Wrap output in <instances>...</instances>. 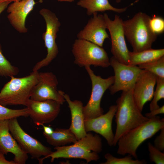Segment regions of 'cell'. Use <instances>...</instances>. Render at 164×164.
Instances as JSON below:
<instances>
[{"label":"cell","mask_w":164,"mask_h":164,"mask_svg":"<svg viewBox=\"0 0 164 164\" xmlns=\"http://www.w3.org/2000/svg\"><path fill=\"white\" fill-rule=\"evenodd\" d=\"M115 115L116 123L113 146L117 144L120 137L125 133L148 121L136 105L133 95V89L122 91L116 101Z\"/></svg>","instance_id":"7a4b0ae2"},{"label":"cell","mask_w":164,"mask_h":164,"mask_svg":"<svg viewBox=\"0 0 164 164\" xmlns=\"http://www.w3.org/2000/svg\"><path fill=\"white\" fill-rule=\"evenodd\" d=\"M63 97L68 104L71 114V123L69 128L79 140L85 136L87 133L84 127L83 103L78 100L72 101L69 95L65 93Z\"/></svg>","instance_id":"d6986e66"},{"label":"cell","mask_w":164,"mask_h":164,"mask_svg":"<svg viewBox=\"0 0 164 164\" xmlns=\"http://www.w3.org/2000/svg\"><path fill=\"white\" fill-rule=\"evenodd\" d=\"M59 2H73L74 0H57Z\"/></svg>","instance_id":"d590c367"},{"label":"cell","mask_w":164,"mask_h":164,"mask_svg":"<svg viewBox=\"0 0 164 164\" xmlns=\"http://www.w3.org/2000/svg\"><path fill=\"white\" fill-rule=\"evenodd\" d=\"M11 2H0V15L7 8Z\"/></svg>","instance_id":"836d02e7"},{"label":"cell","mask_w":164,"mask_h":164,"mask_svg":"<svg viewBox=\"0 0 164 164\" xmlns=\"http://www.w3.org/2000/svg\"><path fill=\"white\" fill-rule=\"evenodd\" d=\"M150 27L155 34L157 35L163 33L164 31V19L161 17L154 15L149 20Z\"/></svg>","instance_id":"83f0119b"},{"label":"cell","mask_w":164,"mask_h":164,"mask_svg":"<svg viewBox=\"0 0 164 164\" xmlns=\"http://www.w3.org/2000/svg\"><path fill=\"white\" fill-rule=\"evenodd\" d=\"M24 0H0V2H15V1H21Z\"/></svg>","instance_id":"e575fe53"},{"label":"cell","mask_w":164,"mask_h":164,"mask_svg":"<svg viewBox=\"0 0 164 164\" xmlns=\"http://www.w3.org/2000/svg\"><path fill=\"white\" fill-rule=\"evenodd\" d=\"M150 17L139 12L131 19L123 21L125 36L132 47L133 52H138L151 48L157 35L149 25Z\"/></svg>","instance_id":"277c9868"},{"label":"cell","mask_w":164,"mask_h":164,"mask_svg":"<svg viewBox=\"0 0 164 164\" xmlns=\"http://www.w3.org/2000/svg\"><path fill=\"white\" fill-rule=\"evenodd\" d=\"M58 83L57 77L53 73H39L38 82L32 91L30 99L37 101L52 100L62 105L66 101L63 97L65 93L57 89Z\"/></svg>","instance_id":"7c38bea8"},{"label":"cell","mask_w":164,"mask_h":164,"mask_svg":"<svg viewBox=\"0 0 164 164\" xmlns=\"http://www.w3.org/2000/svg\"><path fill=\"white\" fill-rule=\"evenodd\" d=\"M148 147L150 161L156 164H164V153L155 148L150 142L148 143Z\"/></svg>","instance_id":"f1b7e54d"},{"label":"cell","mask_w":164,"mask_h":164,"mask_svg":"<svg viewBox=\"0 0 164 164\" xmlns=\"http://www.w3.org/2000/svg\"><path fill=\"white\" fill-rule=\"evenodd\" d=\"M157 76L143 70L138 77L133 89L134 100L142 112L145 104L152 99Z\"/></svg>","instance_id":"9a60e30c"},{"label":"cell","mask_w":164,"mask_h":164,"mask_svg":"<svg viewBox=\"0 0 164 164\" xmlns=\"http://www.w3.org/2000/svg\"><path fill=\"white\" fill-rule=\"evenodd\" d=\"M11 77L10 80L5 84L0 92V104L4 106L18 105L26 106L38 82L39 72L32 71L25 77Z\"/></svg>","instance_id":"5b68a950"},{"label":"cell","mask_w":164,"mask_h":164,"mask_svg":"<svg viewBox=\"0 0 164 164\" xmlns=\"http://www.w3.org/2000/svg\"><path fill=\"white\" fill-rule=\"evenodd\" d=\"M164 127V119L156 116L146 122L125 133L118 139L117 153L128 154L137 159L136 151L144 141L154 135Z\"/></svg>","instance_id":"3957f363"},{"label":"cell","mask_w":164,"mask_h":164,"mask_svg":"<svg viewBox=\"0 0 164 164\" xmlns=\"http://www.w3.org/2000/svg\"><path fill=\"white\" fill-rule=\"evenodd\" d=\"M39 12L44 19L46 24V30L42 34V38L47 49V54L45 58L34 66L33 71H38L41 68L48 65L56 58L59 53L56 39L60 23L56 14L49 9L43 8Z\"/></svg>","instance_id":"52a82bcc"},{"label":"cell","mask_w":164,"mask_h":164,"mask_svg":"<svg viewBox=\"0 0 164 164\" xmlns=\"http://www.w3.org/2000/svg\"><path fill=\"white\" fill-rule=\"evenodd\" d=\"M19 72L18 68L12 65L3 54L0 43V75L11 77L17 75Z\"/></svg>","instance_id":"cb8c5ba5"},{"label":"cell","mask_w":164,"mask_h":164,"mask_svg":"<svg viewBox=\"0 0 164 164\" xmlns=\"http://www.w3.org/2000/svg\"><path fill=\"white\" fill-rule=\"evenodd\" d=\"M0 150L5 155L12 153L16 164H25L28 158L10 133L8 120H0Z\"/></svg>","instance_id":"e0dca14e"},{"label":"cell","mask_w":164,"mask_h":164,"mask_svg":"<svg viewBox=\"0 0 164 164\" xmlns=\"http://www.w3.org/2000/svg\"><path fill=\"white\" fill-rule=\"evenodd\" d=\"M138 67L153 73L157 77L164 78V56L155 60L139 65Z\"/></svg>","instance_id":"603a6c76"},{"label":"cell","mask_w":164,"mask_h":164,"mask_svg":"<svg viewBox=\"0 0 164 164\" xmlns=\"http://www.w3.org/2000/svg\"><path fill=\"white\" fill-rule=\"evenodd\" d=\"M34 0L15 1L7 7V18L13 27L20 33H25L28 29L25 26L26 18L33 9L36 4Z\"/></svg>","instance_id":"ac0fdd59"},{"label":"cell","mask_w":164,"mask_h":164,"mask_svg":"<svg viewBox=\"0 0 164 164\" xmlns=\"http://www.w3.org/2000/svg\"><path fill=\"white\" fill-rule=\"evenodd\" d=\"M54 149L55 152L45 158H40L39 164H42L45 159L49 157L51 158V162L55 159L61 158L83 159L87 163L97 161L100 158L98 153L102 150V139L98 135L88 132L72 145L55 147Z\"/></svg>","instance_id":"6da1fadb"},{"label":"cell","mask_w":164,"mask_h":164,"mask_svg":"<svg viewBox=\"0 0 164 164\" xmlns=\"http://www.w3.org/2000/svg\"><path fill=\"white\" fill-rule=\"evenodd\" d=\"M77 5L87 9V14L89 16L95 12L111 10L121 13L125 12L128 7L116 8L111 5L108 0H79Z\"/></svg>","instance_id":"ffe728a7"},{"label":"cell","mask_w":164,"mask_h":164,"mask_svg":"<svg viewBox=\"0 0 164 164\" xmlns=\"http://www.w3.org/2000/svg\"><path fill=\"white\" fill-rule=\"evenodd\" d=\"M104 158L106 160L104 162L100 164H145L146 161L145 160H133L132 156L129 155L122 158H118L113 156L110 153L106 154Z\"/></svg>","instance_id":"d4e9b609"},{"label":"cell","mask_w":164,"mask_h":164,"mask_svg":"<svg viewBox=\"0 0 164 164\" xmlns=\"http://www.w3.org/2000/svg\"><path fill=\"white\" fill-rule=\"evenodd\" d=\"M164 56V49L151 48L138 52H129V63L130 65L137 66L146 63Z\"/></svg>","instance_id":"44dd1931"},{"label":"cell","mask_w":164,"mask_h":164,"mask_svg":"<svg viewBox=\"0 0 164 164\" xmlns=\"http://www.w3.org/2000/svg\"><path fill=\"white\" fill-rule=\"evenodd\" d=\"M149 112L145 114V116L149 119L153 118L157 115L164 113V106L163 105L161 107L150 111Z\"/></svg>","instance_id":"4dcf8cb0"},{"label":"cell","mask_w":164,"mask_h":164,"mask_svg":"<svg viewBox=\"0 0 164 164\" xmlns=\"http://www.w3.org/2000/svg\"><path fill=\"white\" fill-rule=\"evenodd\" d=\"M72 52L74 63L80 67L93 65L107 68L110 66V59L104 49L89 41L76 39Z\"/></svg>","instance_id":"8992f818"},{"label":"cell","mask_w":164,"mask_h":164,"mask_svg":"<svg viewBox=\"0 0 164 164\" xmlns=\"http://www.w3.org/2000/svg\"><path fill=\"white\" fill-rule=\"evenodd\" d=\"M84 29L77 34L78 39H84L102 47L105 40L109 37L103 15L95 12Z\"/></svg>","instance_id":"2e32d148"},{"label":"cell","mask_w":164,"mask_h":164,"mask_svg":"<svg viewBox=\"0 0 164 164\" xmlns=\"http://www.w3.org/2000/svg\"><path fill=\"white\" fill-rule=\"evenodd\" d=\"M41 125L43 126V133L46 135H50L53 132L54 130L50 127L45 126L44 125Z\"/></svg>","instance_id":"d6a6232c"},{"label":"cell","mask_w":164,"mask_h":164,"mask_svg":"<svg viewBox=\"0 0 164 164\" xmlns=\"http://www.w3.org/2000/svg\"><path fill=\"white\" fill-rule=\"evenodd\" d=\"M121 0H116V2L117 3H119L121 2Z\"/></svg>","instance_id":"8d00e7d4"},{"label":"cell","mask_w":164,"mask_h":164,"mask_svg":"<svg viewBox=\"0 0 164 164\" xmlns=\"http://www.w3.org/2000/svg\"><path fill=\"white\" fill-rule=\"evenodd\" d=\"M29 116L26 108L19 109H13L0 104V120H9L20 117Z\"/></svg>","instance_id":"484cf974"},{"label":"cell","mask_w":164,"mask_h":164,"mask_svg":"<svg viewBox=\"0 0 164 164\" xmlns=\"http://www.w3.org/2000/svg\"><path fill=\"white\" fill-rule=\"evenodd\" d=\"M116 105L110 106L105 114L97 117L84 120L85 130L87 132H94L102 135L110 146L113 145L114 134L112 129V122L115 115Z\"/></svg>","instance_id":"5bb4252c"},{"label":"cell","mask_w":164,"mask_h":164,"mask_svg":"<svg viewBox=\"0 0 164 164\" xmlns=\"http://www.w3.org/2000/svg\"><path fill=\"white\" fill-rule=\"evenodd\" d=\"M43 135L48 143L55 147L73 143L77 140L69 128H56L51 135H47L44 133Z\"/></svg>","instance_id":"7402d4cb"},{"label":"cell","mask_w":164,"mask_h":164,"mask_svg":"<svg viewBox=\"0 0 164 164\" xmlns=\"http://www.w3.org/2000/svg\"><path fill=\"white\" fill-rule=\"evenodd\" d=\"M155 91L154 92L152 100L149 104L150 111L159 107L158 102L164 98V78L157 77Z\"/></svg>","instance_id":"4316f807"},{"label":"cell","mask_w":164,"mask_h":164,"mask_svg":"<svg viewBox=\"0 0 164 164\" xmlns=\"http://www.w3.org/2000/svg\"><path fill=\"white\" fill-rule=\"evenodd\" d=\"M61 104L52 100L37 101L29 99L26 106L29 116L35 125H42L53 121L58 115Z\"/></svg>","instance_id":"4fadbf2b"},{"label":"cell","mask_w":164,"mask_h":164,"mask_svg":"<svg viewBox=\"0 0 164 164\" xmlns=\"http://www.w3.org/2000/svg\"><path fill=\"white\" fill-rule=\"evenodd\" d=\"M5 154L0 150V164H16L13 160L8 161L4 156Z\"/></svg>","instance_id":"1f68e13d"},{"label":"cell","mask_w":164,"mask_h":164,"mask_svg":"<svg viewBox=\"0 0 164 164\" xmlns=\"http://www.w3.org/2000/svg\"><path fill=\"white\" fill-rule=\"evenodd\" d=\"M91 81L92 89L90 98L86 105L83 106V112L85 120L97 117L103 114L101 107V99L106 91L114 83L113 76L105 79L97 76L90 66L84 67Z\"/></svg>","instance_id":"ba28073f"},{"label":"cell","mask_w":164,"mask_h":164,"mask_svg":"<svg viewBox=\"0 0 164 164\" xmlns=\"http://www.w3.org/2000/svg\"><path fill=\"white\" fill-rule=\"evenodd\" d=\"M10 132L22 149L32 158L38 159L45 158L53 152L50 148L43 145L40 142L26 133L20 125L17 118L9 120Z\"/></svg>","instance_id":"9c48e42d"},{"label":"cell","mask_w":164,"mask_h":164,"mask_svg":"<svg viewBox=\"0 0 164 164\" xmlns=\"http://www.w3.org/2000/svg\"><path fill=\"white\" fill-rule=\"evenodd\" d=\"M107 29L108 30L111 39V52L120 62L126 65L129 63V52L125 41L123 27V21L118 15H115L111 20L108 14H103Z\"/></svg>","instance_id":"30bf717a"},{"label":"cell","mask_w":164,"mask_h":164,"mask_svg":"<svg viewBox=\"0 0 164 164\" xmlns=\"http://www.w3.org/2000/svg\"><path fill=\"white\" fill-rule=\"evenodd\" d=\"M159 134L155 139L154 146L161 151L164 149V127L162 128Z\"/></svg>","instance_id":"f546056e"},{"label":"cell","mask_w":164,"mask_h":164,"mask_svg":"<svg viewBox=\"0 0 164 164\" xmlns=\"http://www.w3.org/2000/svg\"><path fill=\"white\" fill-rule=\"evenodd\" d=\"M110 63L114 74V83L108 88L111 94L113 95L120 91H125L133 89L136 80L143 70L137 66L121 63L113 56L110 59Z\"/></svg>","instance_id":"8fae6325"}]
</instances>
